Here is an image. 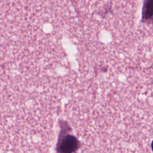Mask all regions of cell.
Returning a JSON list of instances; mask_svg holds the SVG:
<instances>
[{
  "label": "cell",
  "instance_id": "obj_1",
  "mask_svg": "<svg viewBox=\"0 0 153 153\" xmlns=\"http://www.w3.org/2000/svg\"><path fill=\"white\" fill-rule=\"evenodd\" d=\"M78 142L75 138L71 136H68L59 143L58 149L60 153H72L77 148Z\"/></svg>",
  "mask_w": 153,
  "mask_h": 153
},
{
  "label": "cell",
  "instance_id": "obj_2",
  "mask_svg": "<svg viewBox=\"0 0 153 153\" xmlns=\"http://www.w3.org/2000/svg\"><path fill=\"white\" fill-rule=\"evenodd\" d=\"M153 17V0H145L143 8V18L148 20Z\"/></svg>",
  "mask_w": 153,
  "mask_h": 153
},
{
  "label": "cell",
  "instance_id": "obj_3",
  "mask_svg": "<svg viewBox=\"0 0 153 153\" xmlns=\"http://www.w3.org/2000/svg\"><path fill=\"white\" fill-rule=\"evenodd\" d=\"M151 148H152V150L153 151V141L152 142V143H151Z\"/></svg>",
  "mask_w": 153,
  "mask_h": 153
}]
</instances>
